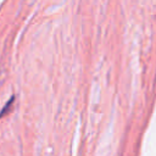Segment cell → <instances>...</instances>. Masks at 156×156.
<instances>
[{"label": "cell", "mask_w": 156, "mask_h": 156, "mask_svg": "<svg viewBox=\"0 0 156 156\" xmlns=\"http://www.w3.org/2000/svg\"><path fill=\"white\" fill-rule=\"evenodd\" d=\"M13 99H15V96H12V98L7 101V104L4 106V108L0 111V118H1V117H4V115H5V113H7V110H9V108L12 106V104H13Z\"/></svg>", "instance_id": "cell-1"}]
</instances>
